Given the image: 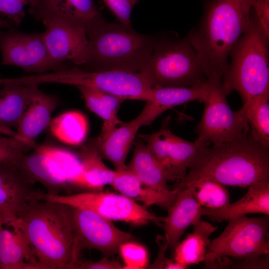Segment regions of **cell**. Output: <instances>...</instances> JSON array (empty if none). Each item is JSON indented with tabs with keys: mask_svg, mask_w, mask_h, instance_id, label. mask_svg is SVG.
Masks as SVG:
<instances>
[{
	"mask_svg": "<svg viewBox=\"0 0 269 269\" xmlns=\"http://www.w3.org/2000/svg\"><path fill=\"white\" fill-rule=\"evenodd\" d=\"M115 176L111 185L120 194L134 200L143 203L145 208L153 205L164 208L174 201L180 189L175 187L168 192L158 191L143 185L138 178L126 168L115 170Z\"/></svg>",
	"mask_w": 269,
	"mask_h": 269,
	"instance_id": "obj_24",
	"label": "cell"
},
{
	"mask_svg": "<svg viewBox=\"0 0 269 269\" xmlns=\"http://www.w3.org/2000/svg\"><path fill=\"white\" fill-rule=\"evenodd\" d=\"M16 163L34 184H41L47 194H60L68 190L67 180L57 165L49 156L45 144L36 147L29 154H25Z\"/></svg>",
	"mask_w": 269,
	"mask_h": 269,
	"instance_id": "obj_20",
	"label": "cell"
},
{
	"mask_svg": "<svg viewBox=\"0 0 269 269\" xmlns=\"http://www.w3.org/2000/svg\"><path fill=\"white\" fill-rule=\"evenodd\" d=\"M180 190L174 201L168 207L167 216L163 217L165 242L174 250L185 230L201 220L202 207L196 199L191 187Z\"/></svg>",
	"mask_w": 269,
	"mask_h": 269,
	"instance_id": "obj_18",
	"label": "cell"
},
{
	"mask_svg": "<svg viewBox=\"0 0 269 269\" xmlns=\"http://www.w3.org/2000/svg\"><path fill=\"white\" fill-rule=\"evenodd\" d=\"M151 88L188 87L206 83L201 61L187 36L156 35L152 53L139 71Z\"/></svg>",
	"mask_w": 269,
	"mask_h": 269,
	"instance_id": "obj_6",
	"label": "cell"
},
{
	"mask_svg": "<svg viewBox=\"0 0 269 269\" xmlns=\"http://www.w3.org/2000/svg\"><path fill=\"white\" fill-rule=\"evenodd\" d=\"M74 269H124V265L116 260H111L107 257L97 261L79 260Z\"/></svg>",
	"mask_w": 269,
	"mask_h": 269,
	"instance_id": "obj_39",
	"label": "cell"
},
{
	"mask_svg": "<svg viewBox=\"0 0 269 269\" xmlns=\"http://www.w3.org/2000/svg\"><path fill=\"white\" fill-rule=\"evenodd\" d=\"M29 85L58 83L76 87L85 86L126 100L146 102L151 89L140 72L119 70L87 71L75 66L59 71L26 75Z\"/></svg>",
	"mask_w": 269,
	"mask_h": 269,
	"instance_id": "obj_7",
	"label": "cell"
},
{
	"mask_svg": "<svg viewBox=\"0 0 269 269\" xmlns=\"http://www.w3.org/2000/svg\"><path fill=\"white\" fill-rule=\"evenodd\" d=\"M15 161L0 163V210L17 216L31 202L45 200L46 192L37 189Z\"/></svg>",
	"mask_w": 269,
	"mask_h": 269,
	"instance_id": "obj_16",
	"label": "cell"
},
{
	"mask_svg": "<svg viewBox=\"0 0 269 269\" xmlns=\"http://www.w3.org/2000/svg\"><path fill=\"white\" fill-rule=\"evenodd\" d=\"M33 148L14 136L0 134V163L15 161Z\"/></svg>",
	"mask_w": 269,
	"mask_h": 269,
	"instance_id": "obj_35",
	"label": "cell"
},
{
	"mask_svg": "<svg viewBox=\"0 0 269 269\" xmlns=\"http://www.w3.org/2000/svg\"><path fill=\"white\" fill-rule=\"evenodd\" d=\"M37 85L3 83L0 85V134L13 136Z\"/></svg>",
	"mask_w": 269,
	"mask_h": 269,
	"instance_id": "obj_23",
	"label": "cell"
},
{
	"mask_svg": "<svg viewBox=\"0 0 269 269\" xmlns=\"http://www.w3.org/2000/svg\"><path fill=\"white\" fill-rule=\"evenodd\" d=\"M71 208L46 199L34 201L16 217L36 259L37 269H74Z\"/></svg>",
	"mask_w": 269,
	"mask_h": 269,
	"instance_id": "obj_3",
	"label": "cell"
},
{
	"mask_svg": "<svg viewBox=\"0 0 269 269\" xmlns=\"http://www.w3.org/2000/svg\"><path fill=\"white\" fill-rule=\"evenodd\" d=\"M156 37L136 32L131 24L105 21L88 36L85 65L92 71L139 72L150 56Z\"/></svg>",
	"mask_w": 269,
	"mask_h": 269,
	"instance_id": "obj_5",
	"label": "cell"
},
{
	"mask_svg": "<svg viewBox=\"0 0 269 269\" xmlns=\"http://www.w3.org/2000/svg\"><path fill=\"white\" fill-rule=\"evenodd\" d=\"M82 170L68 184L69 188L77 187L92 191H101L111 185L116 171L109 169L103 162L97 149L89 142L81 149Z\"/></svg>",
	"mask_w": 269,
	"mask_h": 269,
	"instance_id": "obj_25",
	"label": "cell"
},
{
	"mask_svg": "<svg viewBox=\"0 0 269 269\" xmlns=\"http://www.w3.org/2000/svg\"><path fill=\"white\" fill-rule=\"evenodd\" d=\"M28 12L37 21H57L84 27L87 36L106 21L93 0H31Z\"/></svg>",
	"mask_w": 269,
	"mask_h": 269,
	"instance_id": "obj_14",
	"label": "cell"
},
{
	"mask_svg": "<svg viewBox=\"0 0 269 269\" xmlns=\"http://www.w3.org/2000/svg\"><path fill=\"white\" fill-rule=\"evenodd\" d=\"M88 109L103 121L100 134L93 139V142L103 140L118 125L124 122L117 117L120 106L125 100L99 89L85 86H77Z\"/></svg>",
	"mask_w": 269,
	"mask_h": 269,
	"instance_id": "obj_27",
	"label": "cell"
},
{
	"mask_svg": "<svg viewBox=\"0 0 269 269\" xmlns=\"http://www.w3.org/2000/svg\"><path fill=\"white\" fill-rule=\"evenodd\" d=\"M208 95L202 119L196 127L197 137L201 143L219 144L248 133L249 125L240 109L232 110L227 101L228 95L221 79L207 78Z\"/></svg>",
	"mask_w": 269,
	"mask_h": 269,
	"instance_id": "obj_9",
	"label": "cell"
},
{
	"mask_svg": "<svg viewBox=\"0 0 269 269\" xmlns=\"http://www.w3.org/2000/svg\"><path fill=\"white\" fill-rule=\"evenodd\" d=\"M228 221L223 232L210 242L204 261L206 268L223 258L251 259L269 254V215Z\"/></svg>",
	"mask_w": 269,
	"mask_h": 269,
	"instance_id": "obj_8",
	"label": "cell"
},
{
	"mask_svg": "<svg viewBox=\"0 0 269 269\" xmlns=\"http://www.w3.org/2000/svg\"><path fill=\"white\" fill-rule=\"evenodd\" d=\"M31 0H0V14L15 25L19 24L24 17V7Z\"/></svg>",
	"mask_w": 269,
	"mask_h": 269,
	"instance_id": "obj_36",
	"label": "cell"
},
{
	"mask_svg": "<svg viewBox=\"0 0 269 269\" xmlns=\"http://www.w3.org/2000/svg\"><path fill=\"white\" fill-rule=\"evenodd\" d=\"M105 5L115 16L120 23L131 24L132 10L139 0H102Z\"/></svg>",
	"mask_w": 269,
	"mask_h": 269,
	"instance_id": "obj_37",
	"label": "cell"
},
{
	"mask_svg": "<svg viewBox=\"0 0 269 269\" xmlns=\"http://www.w3.org/2000/svg\"><path fill=\"white\" fill-rule=\"evenodd\" d=\"M126 168L132 172L144 185L164 192L170 191L164 173L146 145L135 142L133 156Z\"/></svg>",
	"mask_w": 269,
	"mask_h": 269,
	"instance_id": "obj_28",
	"label": "cell"
},
{
	"mask_svg": "<svg viewBox=\"0 0 269 269\" xmlns=\"http://www.w3.org/2000/svg\"><path fill=\"white\" fill-rule=\"evenodd\" d=\"M248 187L244 196L234 203L216 209L202 207V215L216 222L229 221L249 214L269 215V180L255 183Z\"/></svg>",
	"mask_w": 269,
	"mask_h": 269,
	"instance_id": "obj_22",
	"label": "cell"
},
{
	"mask_svg": "<svg viewBox=\"0 0 269 269\" xmlns=\"http://www.w3.org/2000/svg\"><path fill=\"white\" fill-rule=\"evenodd\" d=\"M253 0H202L204 12L186 36L207 78L222 79L230 51L246 30L253 14Z\"/></svg>",
	"mask_w": 269,
	"mask_h": 269,
	"instance_id": "obj_2",
	"label": "cell"
},
{
	"mask_svg": "<svg viewBox=\"0 0 269 269\" xmlns=\"http://www.w3.org/2000/svg\"><path fill=\"white\" fill-rule=\"evenodd\" d=\"M16 217L0 228V269H37L36 259Z\"/></svg>",
	"mask_w": 269,
	"mask_h": 269,
	"instance_id": "obj_21",
	"label": "cell"
},
{
	"mask_svg": "<svg viewBox=\"0 0 269 269\" xmlns=\"http://www.w3.org/2000/svg\"><path fill=\"white\" fill-rule=\"evenodd\" d=\"M252 6L263 33L269 39V0H253Z\"/></svg>",
	"mask_w": 269,
	"mask_h": 269,
	"instance_id": "obj_38",
	"label": "cell"
},
{
	"mask_svg": "<svg viewBox=\"0 0 269 269\" xmlns=\"http://www.w3.org/2000/svg\"><path fill=\"white\" fill-rule=\"evenodd\" d=\"M269 39L253 11L246 30L230 51L231 62L221 79L228 94L237 91L243 105L269 92Z\"/></svg>",
	"mask_w": 269,
	"mask_h": 269,
	"instance_id": "obj_4",
	"label": "cell"
},
{
	"mask_svg": "<svg viewBox=\"0 0 269 269\" xmlns=\"http://www.w3.org/2000/svg\"><path fill=\"white\" fill-rule=\"evenodd\" d=\"M42 23L43 39L54 62L65 65V62L70 61L77 66L86 64L89 40L84 27L51 20Z\"/></svg>",
	"mask_w": 269,
	"mask_h": 269,
	"instance_id": "obj_15",
	"label": "cell"
},
{
	"mask_svg": "<svg viewBox=\"0 0 269 269\" xmlns=\"http://www.w3.org/2000/svg\"><path fill=\"white\" fill-rule=\"evenodd\" d=\"M193 227V232L179 242L173 250L174 260L187 267L204 261L211 242L209 237L218 229L217 226L202 220Z\"/></svg>",
	"mask_w": 269,
	"mask_h": 269,
	"instance_id": "obj_29",
	"label": "cell"
},
{
	"mask_svg": "<svg viewBox=\"0 0 269 269\" xmlns=\"http://www.w3.org/2000/svg\"><path fill=\"white\" fill-rule=\"evenodd\" d=\"M251 127V136L269 147V92L258 96L240 109Z\"/></svg>",
	"mask_w": 269,
	"mask_h": 269,
	"instance_id": "obj_31",
	"label": "cell"
},
{
	"mask_svg": "<svg viewBox=\"0 0 269 269\" xmlns=\"http://www.w3.org/2000/svg\"><path fill=\"white\" fill-rule=\"evenodd\" d=\"M6 222V219L3 214L0 210V228L1 226Z\"/></svg>",
	"mask_w": 269,
	"mask_h": 269,
	"instance_id": "obj_41",
	"label": "cell"
},
{
	"mask_svg": "<svg viewBox=\"0 0 269 269\" xmlns=\"http://www.w3.org/2000/svg\"><path fill=\"white\" fill-rule=\"evenodd\" d=\"M185 177L176 186H189L210 180L224 185L248 187L269 180V147L250 134L210 146L197 153Z\"/></svg>",
	"mask_w": 269,
	"mask_h": 269,
	"instance_id": "obj_1",
	"label": "cell"
},
{
	"mask_svg": "<svg viewBox=\"0 0 269 269\" xmlns=\"http://www.w3.org/2000/svg\"><path fill=\"white\" fill-rule=\"evenodd\" d=\"M0 50L2 64L18 67L26 72L40 74L67 68L51 59L41 33L1 31Z\"/></svg>",
	"mask_w": 269,
	"mask_h": 269,
	"instance_id": "obj_13",
	"label": "cell"
},
{
	"mask_svg": "<svg viewBox=\"0 0 269 269\" xmlns=\"http://www.w3.org/2000/svg\"><path fill=\"white\" fill-rule=\"evenodd\" d=\"M46 200L93 211L111 221L125 222L134 225L154 222L160 225L163 218L156 216L121 194L93 191L73 194H46Z\"/></svg>",
	"mask_w": 269,
	"mask_h": 269,
	"instance_id": "obj_10",
	"label": "cell"
},
{
	"mask_svg": "<svg viewBox=\"0 0 269 269\" xmlns=\"http://www.w3.org/2000/svg\"><path fill=\"white\" fill-rule=\"evenodd\" d=\"M170 118L163 121L161 128L153 134L139 136L161 167L167 180H182L199 151L209 143L191 142L176 135L170 130Z\"/></svg>",
	"mask_w": 269,
	"mask_h": 269,
	"instance_id": "obj_12",
	"label": "cell"
},
{
	"mask_svg": "<svg viewBox=\"0 0 269 269\" xmlns=\"http://www.w3.org/2000/svg\"><path fill=\"white\" fill-rule=\"evenodd\" d=\"M45 145L49 156L66 177L68 185L70 181L82 170L80 156L66 148L51 144Z\"/></svg>",
	"mask_w": 269,
	"mask_h": 269,
	"instance_id": "obj_33",
	"label": "cell"
},
{
	"mask_svg": "<svg viewBox=\"0 0 269 269\" xmlns=\"http://www.w3.org/2000/svg\"><path fill=\"white\" fill-rule=\"evenodd\" d=\"M13 25V24L9 20L4 19L0 16V32L2 29L5 28H10Z\"/></svg>",
	"mask_w": 269,
	"mask_h": 269,
	"instance_id": "obj_40",
	"label": "cell"
},
{
	"mask_svg": "<svg viewBox=\"0 0 269 269\" xmlns=\"http://www.w3.org/2000/svg\"><path fill=\"white\" fill-rule=\"evenodd\" d=\"M53 135L61 142L81 145L86 139L89 124L86 116L76 111L64 112L51 120L49 126Z\"/></svg>",
	"mask_w": 269,
	"mask_h": 269,
	"instance_id": "obj_30",
	"label": "cell"
},
{
	"mask_svg": "<svg viewBox=\"0 0 269 269\" xmlns=\"http://www.w3.org/2000/svg\"><path fill=\"white\" fill-rule=\"evenodd\" d=\"M189 186L192 187L196 199L202 207L220 209L230 203L227 189L225 185L220 183L204 180Z\"/></svg>",
	"mask_w": 269,
	"mask_h": 269,
	"instance_id": "obj_32",
	"label": "cell"
},
{
	"mask_svg": "<svg viewBox=\"0 0 269 269\" xmlns=\"http://www.w3.org/2000/svg\"><path fill=\"white\" fill-rule=\"evenodd\" d=\"M130 241L121 245L119 252L124 262V269H142L148 265L149 258L146 248Z\"/></svg>",
	"mask_w": 269,
	"mask_h": 269,
	"instance_id": "obj_34",
	"label": "cell"
},
{
	"mask_svg": "<svg viewBox=\"0 0 269 269\" xmlns=\"http://www.w3.org/2000/svg\"><path fill=\"white\" fill-rule=\"evenodd\" d=\"M208 92L207 82L188 87L151 88L146 105L136 119L141 127L149 126L162 113L173 107L193 101L204 103Z\"/></svg>",
	"mask_w": 269,
	"mask_h": 269,
	"instance_id": "obj_17",
	"label": "cell"
},
{
	"mask_svg": "<svg viewBox=\"0 0 269 269\" xmlns=\"http://www.w3.org/2000/svg\"><path fill=\"white\" fill-rule=\"evenodd\" d=\"M71 208L76 262L79 253L85 249H95L108 257L118 252L123 243L134 241L132 234L117 228L112 221L87 209Z\"/></svg>",
	"mask_w": 269,
	"mask_h": 269,
	"instance_id": "obj_11",
	"label": "cell"
},
{
	"mask_svg": "<svg viewBox=\"0 0 269 269\" xmlns=\"http://www.w3.org/2000/svg\"><path fill=\"white\" fill-rule=\"evenodd\" d=\"M1 78L0 77V85H1Z\"/></svg>",
	"mask_w": 269,
	"mask_h": 269,
	"instance_id": "obj_42",
	"label": "cell"
},
{
	"mask_svg": "<svg viewBox=\"0 0 269 269\" xmlns=\"http://www.w3.org/2000/svg\"><path fill=\"white\" fill-rule=\"evenodd\" d=\"M140 127V124L136 118L116 127L102 141L90 142L102 158L112 163L115 170H123L126 168V159Z\"/></svg>",
	"mask_w": 269,
	"mask_h": 269,
	"instance_id": "obj_26",
	"label": "cell"
},
{
	"mask_svg": "<svg viewBox=\"0 0 269 269\" xmlns=\"http://www.w3.org/2000/svg\"><path fill=\"white\" fill-rule=\"evenodd\" d=\"M36 85L30 102L15 131L14 136L35 148L37 137L48 127L57 107V98L40 90Z\"/></svg>",
	"mask_w": 269,
	"mask_h": 269,
	"instance_id": "obj_19",
	"label": "cell"
}]
</instances>
